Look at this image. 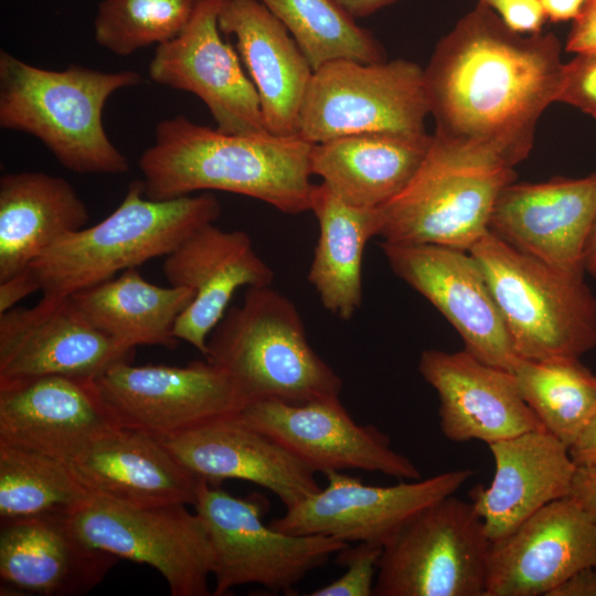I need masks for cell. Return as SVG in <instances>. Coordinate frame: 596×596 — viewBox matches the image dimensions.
I'll list each match as a JSON object with an SVG mask.
<instances>
[{
    "mask_svg": "<svg viewBox=\"0 0 596 596\" xmlns=\"http://www.w3.org/2000/svg\"><path fill=\"white\" fill-rule=\"evenodd\" d=\"M479 264L520 358H577L596 347V296L487 232L468 251Z\"/></svg>",
    "mask_w": 596,
    "mask_h": 596,
    "instance_id": "8992f818",
    "label": "cell"
},
{
    "mask_svg": "<svg viewBox=\"0 0 596 596\" xmlns=\"http://www.w3.org/2000/svg\"><path fill=\"white\" fill-rule=\"evenodd\" d=\"M511 373L544 429L570 447L596 409V375L577 358H519Z\"/></svg>",
    "mask_w": 596,
    "mask_h": 596,
    "instance_id": "d6a6232c",
    "label": "cell"
},
{
    "mask_svg": "<svg viewBox=\"0 0 596 596\" xmlns=\"http://www.w3.org/2000/svg\"><path fill=\"white\" fill-rule=\"evenodd\" d=\"M418 371L437 393L439 426L451 441L476 439L490 445L544 429L513 374L479 361L466 350H425Z\"/></svg>",
    "mask_w": 596,
    "mask_h": 596,
    "instance_id": "7402d4cb",
    "label": "cell"
},
{
    "mask_svg": "<svg viewBox=\"0 0 596 596\" xmlns=\"http://www.w3.org/2000/svg\"><path fill=\"white\" fill-rule=\"evenodd\" d=\"M219 26L236 40L267 131L299 135L300 111L313 70L286 26L258 0H223Z\"/></svg>",
    "mask_w": 596,
    "mask_h": 596,
    "instance_id": "484cf974",
    "label": "cell"
},
{
    "mask_svg": "<svg viewBox=\"0 0 596 596\" xmlns=\"http://www.w3.org/2000/svg\"><path fill=\"white\" fill-rule=\"evenodd\" d=\"M310 211L319 237L308 280L327 310L349 320L361 306L363 252L379 236V207L349 204L321 182L313 187Z\"/></svg>",
    "mask_w": 596,
    "mask_h": 596,
    "instance_id": "4dcf8cb0",
    "label": "cell"
},
{
    "mask_svg": "<svg viewBox=\"0 0 596 596\" xmlns=\"http://www.w3.org/2000/svg\"><path fill=\"white\" fill-rule=\"evenodd\" d=\"M589 0H541L551 22L574 21Z\"/></svg>",
    "mask_w": 596,
    "mask_h": 596,
    "instance_id": "ee69618b",
    "label": "cell"
},
{
    "mask_svg": "<svg viewBox=\"0 0 596 596\" xmlns=\"http://www.w3.org/2000/svg\"><path fill=\"white\" fill-rule=\"evenodd\" d=\"M556 102L574 106L596 119V52L578 53L564 64Z\"/></svg>",
    "mask_w": 596,
    "mask_h": 596,
    "instance_id": "8d00e7d4",
    "label": "cell"
},
{
    "mask_svg": "<svg viewBox=\"0 0 596 596\" xmlns=\"http://www.w3.org/2000/svg\"><path fill=\"white\" fill-rule=\"evenodd\" d=\"M206 347L204 358L231 375L247 405L340 397L341 377L310 345L294 302L270 285L248 287Z\"/></svg>",
    "mask_w": 596,
    "mask_h": 596,
    "instance_id": "277c9868",
    "label": "cell"
},
{
    "mask_svg": "<svg viewBox=\"0 0 596 596\" xmlns=\"http://www.w3.org/2000/svg\"><path fill=\"white\" fill-rule=\"evenodd\" d=\"M88 210L63 178L13 172L0 178V281L29 267L66 234L85 227Z\"/></svg>",
    "mask_w": 596,
    "mask_h": 596,
    "instance_id": "f1b7e54d",
    "label": "cell"
},
{
    "mask_svg": "<svg viewBox=\"0 0 596 596\" xmlns=\"http://www.w3.org/2000/svg\"><path fill=\"white\" fill-rule=\"evenodd\" d=\"M570 497L596 520V464L576 468Z\"/></svg>",
    "mask_w": 596,
    "mask_h": 596,
    "instance_id": "60d3db41",
    "label": "cell"
},
{
    "mask_svg": "<svg viewBox=\"0 0 596 596\" xmlns=\"http://www.w3.org/2000/svg\"><path fill=\"white\" fill-rule=\"evenodd\" d=\"M424 68L397 58L364 64L330 61L313 71L306 92L299 135L311 143L338 137L385 132L428 135Z\"/></svg>",
    "mask_w": 596,
    "mask_h": 596,
    "instance_id": "9c48e42d",
    "label": "cell"
},
{
    "mask_svg": "<svg viewBox=\"0 0 596 596\" xmlns=\"http://www.w3.org/2000/svg\"><path fill=\"white\" fill-rule=\"evenodd\" d=\"M193 507L216 557L214 596L247 584L290 594L311 571L349 545L330 536L292 534L266 524L263 517L269 504L258 493L237 498L201 480Z\"/></svg>",
    "mask_w": 596,
    "mask_h": 596,
    "instance_id": "ba28073f",
    "label": "cell"
},
{
    "mask_svg": "<svg viewBox=\"0 0 596 596\" xmlns=\"http://www.w3.org/2000/svg\"><path fill=\"white\" fill-rule=\"evenodd\" d=\"M568 451L577 467L596 464V409L568 447Z\"/></svg>",
    "mask_w": 596,
    "mask_h": 596,
    "instance_id": "b9f144b4",
    "label": "cell"
},
{
    "mask_svg": "<svg viewBox=\"0 0 596 596\" xmlns=\"http://www.w3.org/2000/svg\"><path fill=\"white\" fill-rule=\"evenodd\" d=\"M117 561L85 543L73 531L68 515L1 521V595H84L103 582Z\"/></svg>",
    "mask_w": 596,
    "mask_h": 596,
    "instance_id": "cb8c5ba5",
    "label": "cell"
},
{
    "mask_svg": "<svg viewBox=\"0 0 596 596\" xmlns=\"http://www.w3.org/2000/svg\"><path fill=\"white\" fill-rule=\"evenodd\" d=\"M93 498L70 464L0 441V519L70 515Z\"/></svg>",
    "mask_w": 596,
    "mask_h": 596,
    "instance_id": "1f68e13d",
    "label": "cell"
},
{
    "mask_svg": "<svg viewBox=\"0 0 596 596\" xmlns=\"http://www.w3.org/2000/svg\"><path fill=\"white\" fill-rule=\"evenodd\" d=\"M550 596H596V567L576 573L555 588Z\"/></svg>",
    "mask_w": 596,
    "mask_h": 596,
    "instance_id": "7bdbcfd3",
    "label": "cell"
},
{
    "mask_svg": "<svg viewBox=\"0 0 596 596\" xmlns=\"http://www.w3.org/2000/svg\"><path fill=\"white\" fill-rule=\"evenodd\" d=\"M223 0H198L183 30L157 46L150 78L198 96L212 114L216 129L231 135L266 132L257 91L219 26Z\"/></svg>",
    "mask_w": 596,
    "mask_h": 596,
    "instance_id": "2e32d148",
    "label": "cell"
},
{
    "mask_svg": "<svg viewBox=\"0 0 596 596\" xmlns=\"http://www.w3.org/2000/svg\"><path fill=\"white\" fill-rule=\"evenodd\" d=\"M157 437V436H156ZM188 470L211 486L227 479L269 490L286 509L317 493V472L240 413L157 437Z\"/></svg>",
    "mask_w": 596,
    "mask_h": 596,
    "instance_id": "44dd1931",
    "label": "cell"
},
{
    "mask_svg": "<svg viewBox=\"0 0 596 596\" xmlns=\"http://www.w3.org/2000/svg\"><path fill=\"white\" fill-rule=\"evenodd\" d=\"M383 545L359 542L339 551L337 562L345 572L331 583L312 590L310 596H372L377 563Z\"/></svg>",
    "mask_w": 596,
    "mask_h": 596,
    "instance_id": "d590c367",
    "label": "cell"
},
{
    "mask_svg": "<svg viewBox=\"0 0 596 596\" xmlns=\"http://www.w3.org/2000/svg\"><path fill=\"white\" fill-rule=\"evenodd\" d=\"M489 7L502 22L519 34L542 32L547 20L541 0H478Z\"/></svg>",
    "mask_w": 596,
    "mask_h": 596,
    "instance_id": "74e56055",
    "label": "cell"
},
{
    "mask_svg": "<svg viewBox=\"0 0 596 596\" xmlns=\"http://www.w3.org/2000/svg\"><path fill=\"white\" fill-rule=\"evenodd\" d=\"M95 381L120 427L157 437L237 414L247 405L231 375L206 359L185 366L121 361Z\"/></svg>",
    "mask_w": 596,
    "mask_h": 596,
    "instance_id": "7c38bea8",
    "label": "cell"
},
{
    "mask_svg": "<svg viewBox=\"0 0 596 596\" xmlns=\"http://www.w3.org/2000/svg\"><path fill=\"white\" fill-rule=\"evenodd\" d=\"M393 273L424 296L479 361L510 371L520 358L487 279L468 251L436 244L382 242Z\"/></svg>",
    "mask_w": 596,
    "mask_h": 596,
    "instance_id": "5bb4252c",
    "label": "cell"
},
{
    "mask_svg": "<svg viewBox=\"0 0 596 596\" xmlns=\"http://www.w3.org/2000/svg\"><path fill=\"white\" fill-rule=\"evenodd\" d=\"M198 0H104L94 20L95 41L118 56L163 44L189 22Z\"/></svg>",
    "mask_w": 596,
    "mask_h": 596,
    "instance_id": "e575fe53",
    "label": "cell"
},
{
    "mask_svg": "<svg viewBox=\"0 0 596 596\" xmlns=\"http://www.w3.org/2000/svg\"><path fill=\"white\" fill-rule=\"evenodd\" d=\"M589 567H596V520L568 496L491 541L486 596H550Z\"/></svg>",
    "mask_w": 596,
    "mask_h": 596,
    "instance_id": "d6986e66",
    "label": "cell"
},
{
    "mask_svg": "<svg viewBox=\"0 0 596 596\" xmlns=\"http://www.w3.org/2000/svg\"><path fill=\"white\" fill-rule=\"evenodd\" d=\"M312 146L300 135H231L180 115L156 126L138 167L151 200L225 191L299 214L311 205Z\"/></svg>",
    "mask_w": 596,
    "mask_h": 596,
    "instance_id": "7a4b0ae2",
    "label": "cell"
},
{
    "mask_svg": "<svg viewBox=\"0 0 596 596\" xmlns=\"http://www.w3.org/2000/svg\"><path fill=\"white\" fill-rule=\"evenodd\" d=\"M134 348L94 328L70 296H45L33 307L0 313V381L45 375L97 379L130 361Z\"/></svg>",
    "mask_w": 596,
    "mask_h": 596,
    "instance_id": "e0dca14e",
    "label": "cell"
},
{
    "mask_svg": "<svg viewBox=\"0 0 596 596\" xmlns=\"http://www.w3.org/2000/svg\"><path fill=\"white\" fill-rule=\"evenodd\" d=\"M240 416L317 473L364 470L402 480L421 478L416 465L392 448L389 436L374 425L356 423L340 397L299 404L259 401Z\"/></svg>",
    "mask_w": 596,
    "mask_h": 596,
    "instance_id": "9a60e30c",
    "label": "cell"
},
{
    "mask_svg": "<svg viewBox=\"0 0 596 596\" xmlns=\"http://www.w3.org/2000/svg\"><path fill=\"white\" fill-rule=\"evenodd\" d=\"M120 427L95 379L0 381V441L70 462Z\"/></svg>",
    "mask_w": 596,
    "mask_h": 596,
    "instance_id": "ac0fdd59",
    "label": "cell"
},
{
    "mask_svg": "<svg viewBox=\"0 0 596 596\" xmlns=\"http://www.w3.org/2000/svg\"><path fill=\"white\" fill-rule=\"evenodd\" d=\"M596 219V172L579 179L511 182L493 205L489 232L550 267L584 278Z\"/></svg>",
    "mask_w": 596,
    "mask_h": 596,
    "instance_id": "ffe728a7",
    "label": "cell"
},
{
    "mask_svg": "<svg viewBox=\"0 0 596 596\" xmlns=\"http://www.w3.org/2000/svg\"><path fill=\"white\" fill-rule=\"evenodd\" d=\"M194 295L185 287L150 284L134 267L70 297L94 328L118 343L173 350L179 341L175 322Z\"/></svg>",
    "mask_w": 596,
    "mask_h": 596,
    "instance_id": "f546056e",
    "label": "cell"
},
{
    "mask_svg": "<svg viewBox=\"0 0 596 596\" xmlns=\"http://www.w3.org/2000/svg\"><path fill=\"white\" fill-rule=\"evenodd\" d=\"M162 272L171 286L195 294L179 316L174 336L203 355L234 292L242 286H269L274 279L273 270L255 252L245 232H225L213 223L191 233L168 254Z\"/></svg>",
    "mask_w": 596,
    "mask_h": 596,
    "instance_id": "603a6c76",
    "label": "cell"
},
{
    "mask_svg": "<svg viewBox=\"0 0 596 596\" xmlns=\"http://www.w3.org/2000/svg\"><path fill=\"white\" fill-rule=\"evenodd\" d=\"M141 82L135 71H63L31 65L0 51V127L38 138L66 169L79 174H124L127 158L103 125L107 99Z\"/></svg>",
    "mask_w": 596,
    "mask_h": 596,
    "instance_id": "3957f363",
    "label": "cell"
},
{
    "mask_svg": "<svg viewBox=\"0 0 596 596\" xmlns=\"http://www.w3.org/2000/svg\"><path fill=\"white\" fill-rule=\"evenodd\" d=\"M185 505L140 508L93 496L68 522L89 546L155 567L172 596H209L214 549L202 519Z\"/></svg>",
    "mask_w": 596,
    "mask_h": 596,
    "instance_id": "8fae6325",
    "label": "cell"
},
{
    "mask_svg": "<svg viewBox=\"0 0 596 596\" xmlns=\"http://www.w3.org/2000/svg\"><path fill=\"white\" fill-rule=\"evenodd\" d=\"M473 475L468 468L455 469L426 479L373 486L342 471H330L324 475V488L269 524L292 534L383 545L414 515L455 494Z\"/></svg>",
    "mask_w": 596,
    "mask_h": 596,
    "instance_id": "4fadbf2b",
    "label": "cell"
},
{
    "mask_svg": "<svg viewBox=\"0 0 596 596\" xmlns=\"http://www.w3.org/2000/svg\"><path fill=\"white\" fill-rule=\"evenodd\" d=\"M38 290H41V284L30 266L0 281V313L12 309L21 299Z\"/></svg>",
    "mask_w": 596,
    "mask_h": 596,
    "instance_id": "ab89813d",
    "label": "cell"
},
{
    "mask_svg": "<svg viewBox=\"0 0 596 596\" xmlns=\"http://www.w3.org/2000/svg\"><path fill=\"white\" fill-rule=\"evenodd\" d=\"M491 540L471 502L448 496L382 547L374 596H486Z\"/></svg>",
    "mask_w": 596,
    "mask_h": 596,
    "instance_id": "30bf717a",
    "label": "cell"
},
{
    "mask_svg": "<svg viewBox=\"0 0 596 596\" xmlns=\"http://www.w3.org/2000/svg\"><path fill=\"white\" fill-rule=\"evenodd\" d=\"M92 496L130 507L191 504L199 477L153 435L119 428L68 462Z\"/></svg>",
    "mask_w": 596,
    "mask_h": 596,
    "instance_id": "4316f807",
    "label": "cell"
},
{
    "mask_svg": "<svg viewBox=\"0 0 596 596\" xmlns=\"http://www.w3.org/2000/svg\"><path fill=\"white\" fill-rule=\"evenodd\" d=\"M585 272L596 278V219L589 232L584 251Z\"/></svg>",
    "mask_w": 596,
    "mask_h": 596,
    "instance_id": "bcb514c9",
    "label": "cell"
},
{
    "mask_svg": "<svg viewBox=\"0 0 596 596\" xmlns=\"http://www.w3.org/2000/svg\"><path fill=\"white\" fill-rule=\"evenodd\" d=\"M565 50L576 54L596 52V0H589L573 21Z\"/></svg>",
    "mask_w": 596,
    "mask_h": 596,
    "instance_id": "f35d334b",
    "label": "cell"
},
{
    "mask_svg": "<svg viewBox=\"0 0 596 596\" xmlns=\"http://www.w3.org/2000/svg\"><path fill=\"white\" fill-rule=\"evenodd\" d=\"M432 135L385 132L347 135L313 143L310 166L336 195L359 207H380L413 179Z\"/></svg>",
    "mask_w": 596,
    "mask_h": 596,
    "instance_id": "83f0119b",
    "label": "cell"
},
{
    "mask_svg": "<svg viewBox=\"0 0 596 596\" xmlns=\"http://www.w3.org/2000/svg\"><path fill=\"white\" fill-rule=\"evenodd\" d=\"M221 204L211 192L151 200L134 180L120 204L103 221L57 240L30 267L45 296H71L118 272L167 256L185 237L214 223Z\"/></svg>",
    "mask_w": 596,
    "mask_h": 596,
    "instance_id": "5b68a950",
    "label": "cell"
},
{
    "mask_svg": "<svg viewBox=\"0 0 596 596\" xmlns=\"http://www.w3.org/2000/svg\"><path fill=\"white\" fill-rule=\"evenodd\" d=\"M288 30L312 70L340 58L385 61L382 45L337 0H258Z\"/></svg>",
    "mask_w": 596,
    "mask_h": 596,
    "instance_id": "836d02e7",
    "label": "cell"
},
{
    "mask_svg": "<svg viewBox=\"0 0 596 596\" xmlns=\"http://www.w3.org/2000/svg\"><path fill=\"white\" fill-rule=\"evenodd\" d=\"M494 461L488 487L475 486L470 502L491 541L514 531L546 504L571 493L577 466L568 447L545 429L488 445Z\"/></svg>",
    "mask_w": 596,
    "mask_h": 596,
    "instance_id": "d4e9b609",
    "label": "cell"
},
{
    "mask_svg": "<svg viewBox=\"0 0 596 596\" xmlns=\"http://www.w3.org/2000/svg\"><path fill=\"white\" fill-rule=\"evenodd\" d=\"M354 19L373 14L397 0H337Z\"/></svg>",
    "mask_w": 596,
    "mask_h": 596,
    "instance_id": "f6af8a7d",
    "label": "cell"
},
{
    "mask_svg": "<svg viewBox=\"0 0 596 596\" xmlns=\"http://www.w3.org/2000/svg\"><path fill=\"white\" fill-rule=\"evenodd\" d=\"M561 51L552 32L519 34L478 2L438 41L424 68L434 134L514 168L528 158L541 115L557 99Z\"/></svg>",
    "mask_w": 596,
    "mask_h": 596,
    "instance_id": "6da1fadb",
    "label": "cell"
},
{
    "mask_svg": "<svg viewBox=\"0 0 596 596\" xmlns=\"http://www.w3.org/2000/svg\"><path fill=\"white\" fill-rule=\"evenodd\" d=\"M515 178L514 168L456 148L434 134L413 179L379 207V236L395 244L469 251L489 231L496 200Z\"/></svg>",
    "mask_w": 596,
    "mask_h": 596,
    "instance_id": "52a82bcc",
    "label": "cell"
}]
</instances>
